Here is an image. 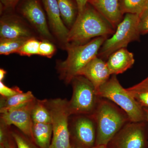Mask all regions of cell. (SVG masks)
<instances>
[{
  "label": "cell",
  "mask_w": 148,
  "mask_h": 148,
  "mask_svg": "<svg viewBox=\"0 0 148 148\" xmlns=\"http://www.w3.org/2000/svg\"><path fill=\"white\" fill-rule=\"evenodd\" d=\"M115 29L105 17L88 3L69 30L67 45H80L90 39L112 35Z\"/></svg>",
  "instance_id": "cell-1"
},
{
  "label": "cell",
  "mask_w": 148,
  "mask_h": 148,
  "mask_svg": "<svg viewBox=\"0 0 148 148\" xmlns=\"http://www.w3.org/2000/svg\"><path fill=\"white\" fill-rule=\"evenodd\" d=\"M92 115L97 129L95 146L108 145L122 127L130 121L122 109L105 98H100Z\"/></svg>",
  "instance_id": "cell-2"
},
{
  "label": "cell",
  "mask_w": 148,
  "mask_h": 148,
  "mask_svg": "<svg viewBox=\"0 0 148 148\" xmlns=\"http://www.w3.org/2000/svg\"><path fill=\"white\" fill-rule=\"evenodd\" d=\"M108 38L109 37H98L80 45H67V58L65 61L58 63L57 66L60 78L66 84L71 82L85 66L98 56L101 47Z\"/></svg>",
  "instance_id": "cell-3"
},
{
  "label": "cell",
  "mask_w": 148,
  "mask_h": 148,
  "mask_svg": "<svg viewBox=\"0 0 148 148\" xmlns=\"http://www.w3.org/2000/svg\"><path fill=\"white\" fill-rule=\"evenodd\" d=\"M97 92L100 98L108 99L122 109L130 121H147L144 108L127 89L123 87L116 75H112L107 82L99 87Z\"/></svg>",
  "instance_id": "cell-4"
},
{
  "label": "cell",
  "mask_w": 148,
  "mask_h": 148,
  "mask_svg": "<svg viewBox=\"0 0 148 148\" xmlns=\"http://www.w3.org/2000/svg\"><path fill=\"white\" fill-rule=\"evenodd\" d=\"M140 15L126 14L117 27L112 36L108 38L101 47L98 57L104 59L116 50L126 48L130 43L139 41L140 34L139 25Z\"/></svg>",
  "instance_id": "cell-5"
},
{
  "label": "cell",
  "mask_w": 148,
  "mask_h": 148,
  "mask_svg": "<svg viewBox=\"0 0 148 148\" xmlns=\"http://www.w3.org/2000/svg\"><path fill=\"white\" fill-rule=\"evenodd\" d=\"M71 83L73 95L68 102L70 116L92 114L100 98L94 86L82 75L75 77Z\"/></svg>",
  "instance_id": "cell-6"
},
{
  "label": "cell",
  "mask_w": 148,
  "mask_h": 148,
  "mask_svg": "<svg viewBox=\"0 0 148 148\" xmlns=\"http://www.w3.org/2000/svg\"><path fill=\"white\" fill-rule=\"evenodd\" d=\"M68 102L66 99L57 98L46 100L45 103L51 116L53 134L49 148H70L69 117Z\"/></svg>",
  "instance_id": "cell-7"
},
{
  "label": "cell",
  "mask_w": 148,
  "mask_h": 148,
  "mask_svg": "<svg viewBox=\"0 0 148 148\" xmlns=\"http://www.w3.org/2000/svg\"><path fill=\"white\" fill-rule=\"evenodd\" d=\"M147 127V121L128 122L110 143L114 148H144Z\"/></svg>",
  "instance_id": "cell-8"
},
{
  "label": "cell",
  "mask_w": 148,
  "mask_h": 148,
  "mask_svg": "<svg viewBox=\"0 0 148 148\" xmlns=\"http://www.w3.org/2000/svg\"><path fill=\"white\" fill-rule=\"evenodd\" d=\"M69 121V130L82 148H92L96 143L97 129L93 115H74Z\"/></svg>",
  "instance_id": "cell-9"
},
{
  "label": "cell",
  "mask_w": 148,
  "mask_h": 148,
  "mask_svg": "<svg viewBox=\"0 0 148 148\" xmlns=\"http://www.w3.org/2000/svg\"><path fill=\"white\" fill-rule=\"evenodd\" d=\"M16 7L18 13L32 24L41 36L46 39H52L40 0H21Z\"/></svg>",
  "instance_id": "cell-10"
},
{
  "label": "cell",
  "mask_w": 148,
  "mask_h": 148,
  "mask_svg": "<svg viewBox=\"0 0 148 148\" xmlns=\"http://www.w3.org/2000/svg\"><path fill=\"white\" fill-rule=\"evenodd\" d=\"M36 99L19 108L1 113V122L8 126L14 125L24 135L33 139L32 130L34 123L31 113Z\"/></svg>",
  "instance_id": "cell-11"
},
{
  "label": "cell",
  "mask_w": 148,
  "mask_h": 148,
  "mask_svg": "<svg viewBox=\"0 0 148 148\" xmlns=\"http://www.w3.org/2000/svg\"><path fill=\"white\" fill-rule=\"evenodd\" d=\"M78 75H82L87 79L97 90L108 80L111 75L106 62L97 56L85 66Z\"/></svg>",
  "instance_id": "cell-12"
},
{
  "label": "cell",
  "mask_w": 148,
  "mask_h": 148,
  "mask_svg": "<svg viewBox=\"0 0 148 148\" xmlns=\"http://www.w3.org/2000/svg\"><path fill=\"white\" fill-rule=\"evenodd\" d=\"M49 24L54 34L67 45L69 30L64 24L56 0H41Z\"/></svg>",
  "instance_id": "cell-13"
},
{
  "label": "cell",
  "mask_w": 148,
  "mask_h": 148,
  "mask_svg": "<svg viewBox=\"0 0 148 148\" xmlns=\"http://www.w3.org/2000/svg\"><path fill=\"white\" fill-rule=\"evenodd\" d=\"M14 14H5L0 22L1 39L32 38L30 30Z\"/></svg>",
  "instance_id": "cell-14"
},
{
  "label": "cell",
  "mask_w": 148,
  "mask_h": 148,
  "mask_svg": "<svg viewBox=\"0 0 148 148\" xmlns=\"http://www.w3.org/2000/svg\"><path fill=\"white\" fill-rule=\"evenodd\" d=\"M88 3L105 17L115 30L124 17L119 0H89Z\"/></svg>",
  "instance_id": "cell-15"
},
{
  "label": "cell",
  "mask_w": 148,
  "mask_h": 148,
  "mask_svg": "<svg viewBox=\"0 0 148 148\" xmlns=\"http://www.w3.org/2000/svg\"><path fill=\"white\" fill-rule=\"evenodd\" d=\"M135 63L134 55L126 48H121L112 53L106 64L112 75L123 73L130 69Z\"/></svg>",
  "instance_id": "cell-16"
},
{
  "label": "cell",
  "mask_w": 148,
  "mask_h": 148,
  "mask_svg": "<svg viewBox=\"0 0 148 148\" xmlns=\"http://www.w3.org/2000/svg\"><path fill=\"white\" fill-rule=\"evenodd\" d=\"M32 136L40 148H49L53 134L51 123H33Z\"/></svg>",
  "instance_id": "cell-17"
},
{
  "label": "cell",
  "mask_w": 148,
  "mask_h": 148,
  "mask_svg": "<svg viewBox=\"0 0 148 148\" xmlns=\"http://www.w3.org/2000/svg\"><path fill=\"white\" fill-rule=\"evenodd\" d=\"M36 99L31 91L18 93L16 95L5 98L2 97L1 99L0 112H3L16 108L26 105Z\"/></svg>",
  "instance_id": "cell-18"
},
{
  "label": "cell",
  "mask_w": 148,
  "mask_h": 148,
  "mask_svg": "<svg viewBox=\"0 0 148 148\" xmlns=\"http://www.w3.org/2000/svg\"><path fill=\"white\" fill-rule=\"evenodd\" d=\"M61 18L65 24L71 28L78 13L76 0H56Z\"/></svg>",
  "instance_id": "cell-19"
},
{
  "label": "cell",
  "mask_w": 148,
  "mask_h": 148,
  "mask_svg": "<svg viewBox=\"0 0 148 148\" xmlns=\"http://www.w3.org/2000/svg\"><path fill=\"white\" fill-rule=\"evenodd\" d=\"M31 115L33 123H51V115L46 104L45 99H36L32 108Z\"/></svg>",
  "instance_id": "cell-20"
},
{
  "label": "cell",
  "mask_w": 148,
  "mask_h": 148,
  "mask_svg": "<svg viewBox=\"0 0 148 148\" xmlns=\"http://www.w3.org/2000/svg\"><path fill=\"white\" fill-rule=\"evenodd\" d=\"M126 89L143 108H148V76Z\"/></svg>",
  "instance_id": "cell-21"
},
{
  "label": "cell",
  "mask_w": 148,
  "mask_h": 148,
  "mask_svg": "<svg viewBox=\"0 0 148 148\" xmlns=\"http://www.w3.org/2000/svg\"><path fill=\"white\" fill-rule=\"evenodd\" d=\"M122 12L140 15L148 8V0H119Z\"/></svg>",
  "instance_id": "cell-22"
},
{
  "label": "cell",
  "mask_w": 148,
  "mask_h": 148,
  "mask_svg": "<svg viewBox=\"0 0 148 148\" xmlns=\"http://www.w3.org/2000/svg\"><path fill=\"white\" fill-rule=\"evenodd\" d=\"M30 38H19L13 39H1L0 54L8 55L17 53L24 43Z\"/></svg>",
  "instance_id": "cell-23"
},
{
  "label": "cell",
  "mask_w": 148,
  "mask_h": 148,
  "mask_svg": "<svg viewBox=\"0 0 148 148\" xmlns=\"http://www.w3.org/2000/svg\"><path fill=\"white\" fill-rule=\"evenodd\" d=\"M40 42L34 38H30L26 41L17 53L23 56L38 55Z\"/></svg>",
  "instance_id": "cell-24"
},
{
  "label": "cell",
  "mask_w": 148,
  "mask_h": 148,
  "mask_svg": "<svg viewBox=\"0 0 148 148\" xmlns=\"http://www.w3.org/2000/svg\"><path fill=\"white\" fill-rule=\"evenodd\" d=\"M56 50L55 47L48 41L40 42L38 55L51 58L55 53Z\"/></svg>",
  "instance_id": "cell-25"
},
{
  "label": "cell",
  "mask_w": 148,
  "mask_h": 148,
  "mask_svg": "<svg viewBox=\"0 0 148 148\" xmlns=\"http://www.w3.org/2000/svg\"><path fill=\"white\" fill-rule=\"evenodd\" d=\"M11 136L15 142L17 148H37L24 136L16 132H12Z\"/></svg>",
  "instance_id": "cell-26"
},
{
  "label": "cell",
  "mask_w": 148,
  "mask_h": 148,
  "mask_svg": "<svg viewBox=\"0 0 148 148\" xmlns=\"http://www.w3.org/2000/svg\"><path fill=\"white\" fill-rule=\"evenodd\" d=\"M22 92L23 91L17 86L9 88L4 84L2 81H0V94L2 97L9 98Z\"/></svg>",
  "instance_id": "cell-27"
},
{
  "label": "cell",
  "mask_w": 148,
  "mask_h": 148,
  "mask_svg": "<svg viewBox=\"0 0 148 148\" xmlns=\"http://www.w3.org/2000/svg\"><path fill=\"white\" fill-rule=\"evenodd\" d=\"M138 28L140 34H148V8L140 15Z\"/></svg>",
  "instance_id": "cell-28"
},
{
  "label": "cell",
  "mask_w": 148,
  "mask_h": 148,
  "mask_svg": "<svg viewBox=\"0 0 148 148\" xmlns=\"http://www.w3.org/2000/svg\"><path fill=\"white\" fill-rule=\"evenodd\" d=\"M1 10L3 11L13 10L21 0H0Z\"/></svg>",
  "instance_id": "cell-29"
},
{
  "label": "cell",
  "mask_w": 148,
  "mask_h": 148,
  "mask_svg": "<svg viewBox=\"0 0 148 148\" xmlns=\"http://www.w3.org/2000/svg\"><path fill=\"white\" fill-rule=\"evenodd\" d=\"M88 1L89 0H76L78 9V13H80L83 10Z\"/></svg>",
  "instance_id": "cell-30"
},
{
  "label": "cell",
  "mask_w": 148,
  "mask_h": 148,
  "mask_svg": "<svg viewBox=\"0 0 148 148\" xmlns=\"http://www.w3.org/2000/svg\"><path fill=\"white\" fill-rule=\"evenodd\" d=\"M1 148H15L14 146L8 141V139L3 144L1 145Z\"/></svg>",
  "instance_id": "cell-31"
},
{
  "label": "cell",
  "mask_w": 148,
  "mask_h": 148,
  "mask_svg": "<svg viewBox=\"0 0 148 148\" xmlns=\"http://www.w3.org/2000/svg\"><path fill=\"white\" fill-rule=\"evenodd\" d=\"M6 71L4 69H0V81H2L3 80L4 78Z\"/></svg>",
  "instance_id": "cell-32"
},
{
  "label": "cell",
  "mask_w": 148,
  "mask_h": 148,
  "mask_svg": "<svg viewBox=\"0 0 148 148\" xmlns=\"http://www.w3.org/2000/svg\"><path fill=\"white\" fill-rule=\"evenodd\" d=\"M144 108V110H145V112L146 118H147V123L148 131V108Z\"/></svg>",
  "instance_id": "cell-33"
},
{
  "label": "cell",
  "mask_w": 148,
  "mask_h": 148,
  "mask_svg": "<svg viewBox=\"0 0 148 148\" xmlns=\"http://www.w3.org/2000/svg\"><path fill=\"white\" fill-rule=\"evenodd\" d=\"M92 148H108L107 146L103 145H96L95 147H93Z\"/></svg>",
  "instance_id": "cell-34"
},
{
  "label": "cell",
  "mask_w": 148,
  "mask_h": 148,
  "mask_svg": "<svg viewBox=\"0 0 148 148\" xmlns=\"http://www.w3.org/2000/svg\"><path fill=\"white\" fill-rule=\"evenodd\" d=\"M79 148V147H71V148Z\"/></svg>",
  "instance_id": "cell-35"
}]
</instances>
